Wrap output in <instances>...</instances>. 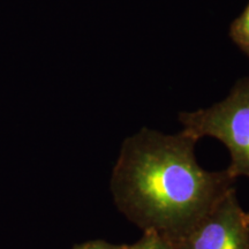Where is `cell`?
<instances>
[{"instance_id":"6da1fadb","label":"cell","mask_w":249,"mask_h":249,"mask_svg":"<svg viewBox=\"0 0 249 249\" xmlns=\"http://www.w3.org/2000/svg\"><path fill=\"white\" fill-rule=\"evenodd\" d=\"M196 140L142 128L123 142L110 188L118 210L143 232L173 240L204 216L235 178L198 164Z\"/></svg>"},{"instance_id":"7a4b0ae2","label":"cell","mask_w":249,"mask_h":249,"mask_svg":"<svg viewBox=\"0 0 249 249\" xmlns=\"http://www.w3.org/2000/svg\"><path fill=\"white\" fill-rule=\"evenodd\" d=\"M182 132L196 141L213 138L229 149L231 163L226 171L233 178H249V76L239 80L231 92L213 107L181 112Z\"/></svg>"},{"instance_id":"3957f363","label":"cell","mask_w":249,"mask_h":249,"mask_svg":"<svg viewBox=\"0 0 249 249\" xmlns=\"http://www.w3.org/2000/svg\"><path fill=\"white\" fill-rule=\"evenodd\" d=\"M169 241L177 249H249V229L235 187L191 229Z\"/></svg>"},{"instance_id":"277c9868","label":"cell","mask_w":249,"mask_h":249,"mask_svg":"<svg viewBox=\"0 0 249 249\" xmlns=\"http://www.w3.org/2000/svg\"><path fill=\"white\" fill-rule=\"evenodd\" d=\"M230 37L233 43L249 58V2L242 13L231 23Z\"/></svg>"},{"instance_id":"5b68a950","label":"cell","mask_w":249,"mask_h":249,"mask_svg":"<svg viewBox=\"0 0 249 249\" xmlns=\"http://www.w3.org/2000/svg\"><path fill=\"white\" fill-rule=\"evenodd\" d=\"M126 249H177L169 240L155 232H143L141 238Z\"/></svg>"},{"instance_id":"8992f818","label":"cell","mask_w":249,"mask_h":249,"mask_svg":"<svg viewBox=\"0 0 249 249\" xmlns=\"http://www.w3.org/2000/svg\"><path fill=\"white\" fill-rule=\"evenodd\" d=\"M127 245L111 244L107 240H90L74 246L71 249H126Z\"/></svg>"},{"instance_id":"52a82bcc","label":"cell","mask_w":249,"mask_h":249,"mask_svg":"<svg viewBox=\"0 0 249 249\" xmlns=\"http://www.w3.org/2000/svg\"><path fill=\"white\" fill-rule=\"evenodd\" d=\"M245 218H246V224H247L249 229V213H245Z\"/></svg>"}]
</instances>
